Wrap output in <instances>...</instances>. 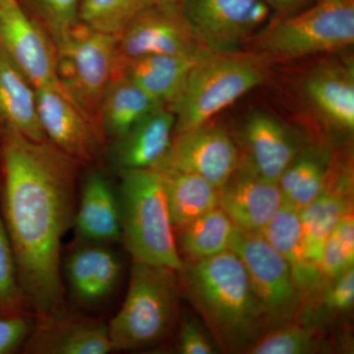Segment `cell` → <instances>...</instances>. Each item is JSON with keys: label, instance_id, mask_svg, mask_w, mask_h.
I'll return each mask as SVG.
<instances>
[{"label": "cell", "instance_id": "obj_13", "mask_svg": "<svg viewBox=\"0 0 354 354\" xmlns=\"http://www.w3.org/2000/svg\"><path fill=\"white\" fill-rule=\"evenodd\" d=\"M241 153L225 129L207 124L174 134L169 152L156 169L189 172L220 189L236 171Z\"/></svg>", "mask_w": 354, "mask_h": 354}, {"label": "cell", "instance_id": "obj_5", "mask_svg": "<svg viewBox=\"0 0 354 354\" xmlns=\"http://www.w3.org/2000/svg\"><path fill=\"white\" fill-rule=\"evenodd\" d=\"M176 272L133 261L127 297L108 324L113 351L149 348L169 335L178 312Z\"/></svg>", "mask_w": 354, "mask_h": 354}, {"label": "cell", "instance_id": "obj_14", "mask_svg": "<svg viewBox=\"0 0 354 354\" xmlns=\"http://www.w3.org/2000/svg\"><path fill=\"white\" fill-rule=\"evenodd\" d=\"M351 212H353V160L348 157L330 158L322 191L299 212L305 252L319 269L326 241L342 216Z\"/></svg>", "mask_w": 354, "mask_h": 354}, {"label": "cell", "instance_id": "obj_9", "mask_svg": "<svg viewBox=\"0 0 354 354\" xmlns=\"http://www.w3.org/2000/svg\"><path fill=\"white\" fill-rule=\"evenodd\" d=\"M120 64L146 55L202 57L209 50L195 34L183 3L153 2L116 36Z\"/></svg>", "mask_w": 354, "mask_h": 354}, {"label": "cell", "instance_id": "obj_24", "mask_svg": "<svg viewBox=\"0 0 354 354\" xmlns=\"http://www.w3.org/2000/svg\"><path fill=\"white\" fill-rule=\"evenodd\" d=\"M202 57L146 55L125 62L122 75L158 104L169 106L180 92L190 70Z\"/></svg>", "mask_w": 354, "mask_h": 354}, {"label": "cell", "instance_id": "obj_22", "mask_svg": "<svg viewBox=\"0 0 354 354\" xmlns=\"http://www.w3.org/2000/svg\"><path fill=\"white\" fill-rule=\"evenodd\" d=\"M305 93L318 114L342 130H354L353 64H328L312 72L305 82Z\"/></svg>", "mask_w": 354, "mask_h": 354}, {"label": "cell", "instance_id": "obj_10", "mask_svg": "<svg viewBox=\"0 0 354 354\" xmlns=\"http://www.w3.org/2000/svg\"><path fill=\"white\" fill-rule=\"evenodd\" d=\"M0 50L35 88L65 91L53 39L18 0H0Z\"/></svg>", "mask_w": 354, "mask_h": 354}, {"label": "cell", "instance_id": "obj_1", "mask_svg": "<svg viewBox=\"0 0 354 354\" xmlns=\"http://www.w3.org/2000/svg\"><path fill=\"white\" fill-rule=\"evenodd\" d=\"M2 220L26 305L38 315L62 308V239L73 225L78 165L50 141L0 133Z\"/></svg>", "mask_w": 354, "mask_h": 354}, {"label": "cell", "instance_id": "obj_4", "mask_svg": "<svg viewBox=\"0 0 354 354\" xmlns=\"http://www.w3.org/2000/svg\"><path fill=\"white\" fill-rule=\"evenodd\" d=\"M120 172L118 198L125 248L133 261L180 271L184 262L177 248L162 174L153 169Z\"/></svg>", "mask_w": 354, "mask_h": 354}, {"label": "cell", "instance_id": "obj_35", "mask_svg": "<svg viewBox=\"0 0 354 354\" xmlns=\"http://www.w3.org/2000/svg\"><path fill=\"white\" fill-rule=\"evenodd\" d=\"M31 321L23 313H0V354L12 353L24 346Z\"/></svg>", "mask_w": 354, "mask_h": 354}, {"label": "cell", "instance_id": "obj_26", "mask_svg": "<svg viewBox=\"0 0 354 354\" xmlns=\"http://www.w3.org/2000/svg\"><path fill=\"white\" fill-rule=\"evenodd\" d=\"M164 179L174 230L218 207V189L196 174L158 169Z\"/></svg>", "mask_w": 354, "mask_h": 354}, {"label": "cell", "instance_id": "obj_31", "mask_svg": "<svg viewBox=\"0 0 354 354\" xmlns=\"http://www.w3.org/2000/svg\"><path fill=\"white\" fill-rule=\"evenodd\" d=\"M50 35L53 44L80 22L81 0H18Z\"/></svg>", "mask_w": 354, "mask_h": 354}, {"label": "cell", "instance_id": "obj_34", "mask_svg": "<svg viewBox=\"0 0 354 354\" xmlns=\"http://www.w3.org/2000/svg\"><path fill=\"white\" fill-rule=\"evenodd\" d=\"M328 311L344 313L354 304V268L351 267L330 281H325L319 293Z\"/></svg>", "mask_w": 354, "mask_h": 354}, {"label": "cell", "instance_id": "obj_38", "mask_svg": "<svg viewBox=\"0 0 354 354\" xmlns=\"http://www.w3.org/2000/svg\"><path fill=\"white\" fill-rule=\"evenodd\" d=\"M157 3H183V0H153Z\"/></svg>", "mask_w": 354, "mask_h": 354}, {"label": "cell", "instance_id": "obj_12", "mask_svg": "<svg viewBox=\"0 0 354 354\" xmlns=\"http://www.w3.org/2000/svg\"><path fill=\"white\" fill-rule=\"evenodd\" d=\"M39 124L50 141L79 162L94 160L104 144L99 122L64 90L36 88Z\"/></svg>", "mask_w": 354, "mask_h": 354}, {"label": "cell", "instance_id": "obj_17", "mask_svg": "<svg viewBox=\"0 0 354 354\" xmlns=\"http://www.w3.org/2000/svg\"><path fill=\"white\" fill-rule=\"evenodd\" d=\"M65 274L74 301L81 306L95 307L115 290L122 263L108 244L81 242L67 257Z\"/></svg>", "mask_w": 354, "mask_h": 354}, {"label": "cell", "instance_id": "obj_37", "mask_svg": "<svg viewBox=\"0 0 354 354\" xmlns=\"http://www.w3.org/2000/svg\"><path fill=\"white\" fill-rule=\"evenodd\" d=\"M310 0H272L274 8L279 10L285 11V12H291V11L297 10L300 7L306 6Z\"/></svg>", "mask_w": 354, "mask_h": 354}, {"label": "cell", "instance_id": "obj_25", "mask_svg": "<svg viewBox=\"0 0 354 354\" xmlns=\"http://www.w3.org/2000/svg\"><path fill=\"white\" fill-rule=\"evenodd\" d=\"M164 106L152 99L127 76L109 84L97 111V122L104 136L115 140L124 136L146 114Z\"/></svg>", "mask_w": 354, "mask_h": 354}, {"label": "cell", "instance_id": "obj_39", "mask_svg": "<svg viewBox=\"0 0 354 354\" xmlns=\"http://www.w3.org/2000/svg\"><path fill=\"white\" fill-rule=\"evenodd\" d=\"M264 1L267 2L268 4H270L274 8V6H272V0H264Z\"/></svg>", "mask_w": 354, "mask_h": 354}, {"label": "cell", "instance_id": "obj_32", "mask_svg": "<svg viewBox=\"0 0 354 354\" xmlns=\"http://www.w3.org/2000/svg\"><path fill=\"white\" fill-rule=\"evenodd\" d=\"M354 264L353 212L342 216L324 245L320 271L324 283L335 279Z\"/></svg>", "mask_w": 354, "mask_h": 354}, {"label": "cell", "instance_id": "obj_18", "mask_svg": "<svg viewBox=\"0 0 354 354\" xmlns=\"http://www.w3.org/2000/svg\"><path fill=\"white\" fill-rule=\"evenodd\" d=\"M176 118L167 106H160L141 118L129 131L114 141L111 160L120 171L156 169L174 139Z\"/></svg>", "mask_w": 354, "mask_h": 354}, {"label": "cell", "instance_id": "obj_15", "mask_svg": "<svg viewBox=\"0 0 354 354\" xmlns=\"http://www.w3.org/2000/svg\"><path fill=\"white\" fill-rule=\"evenodd\" d=\"M24 349L34 354H106L113 351L108 324L73 316L62 308L39 314Z\"/></svg>", "mask_w": 354, "mask_h": 354}, {"label": "cell", "instance_id": "obj_2", "mask_svg": "<svg viewBox=\"0 0 354 354\" xmlns=\"http://www.w3.org/2000/svg\"><path fill=\"white\" fill-rule=\"evenodd\" d=\"M180 283L216 346L242 353L268 332L245 267L234 251L184 263Z\"/></svg>", "mask_w": 354, "mask_h": 354}, {"label": "cell", "instance_id": "obj_29", "mask_svg": "<svg viewBox=\"0 0 354 354\" xmlns=\"http://www.w3.org/2000/svg\"><path fill=\"white\" fill-rule=\"evenodd\" d=\"M324 335L315 326L293 322L265 333L246 353L308 354L326 351Z\"/></svg>", "mask_w": 354, "mask_h": 354}, {"label": "cell", "instance_id": "obj_27", "mask_svg": "<svg viewBox=\"0 0 354 354\" xmlns=\"http://www.w3.org/2000/svg\"><path fill=\"white\" fill-rule=\"evenodd\" d=\"M235 227L220 207L195 218L178 230L177 248L183 262H196L228 250Z\"/></svg>", "mask_w": 354, "mask_h": 354}, {"label": "cell", "instance_id": "obj_3", "mask_svg": "<svg viewBox=\"0 0 354 354\" xmlns=\"http://www.w3.org/2000/svg\"><path fill=\"white\" fill-rule=\"evenodd\" d=\"M270 62L255 51H209L190 70L169 109L176 118L174 134L189 131L261 85Z\"/></svg>", "mask_w": 354, "mask_h": 354}, {"label": "cell", "instance_id": "obj_33", "mask_svg": "<svg viewBox=\"0 0 354 354\" xmlns=\"http://www.w3.org/2000/svg\"><path fill=\"white\" fill-rule=\"evenodd\" d=\"M25 306L15 254L0 213V313H23Z\"/></svg>", "mask_w": 354, "mask_h": 354}, {"label": "cell", "instance_id": "obj_36", "mask_svg": "<svg viewBox=\"0 0 354 354\" xmlns=\"http://www.w3.org/2000/svg\"><path fill=\"white\" fill-rule=\"evenodd\" d=\"M177 349L183 354H213L216 353L215 342L209 339L200 324L191 317L181 323Z\"/></svg>", "mask_w": 354, "mask_h": 354}, {"label": "cell", "instance_id": "obj_30", "mask_svg": "<svg viewBox=\"0 0 354 354\" xmlns=\"http://www.w3.org/2000/svg\"><path fill=\"white\" fill-rule=\"evenodd\" d=\"M153 0H81L80 22L97 31L118 34Z\"/></svg>", "mask_w": 354, "mask_h": 354}, {"label": "cell", "instance_id": "obj_7", "mask_svg": "<svg viewBox=\"0 0 354 354\" xmlns=\"http://www.w3.org/2000/svg\"><path fill=\"white\" fill-rule=\"evenodd\" d=\"M55 46L60 84L84 111L97 120L106 88L122 75L115 35L79 22Z\"/></svg>", "mask_w": 354, "mask_h": 354}, {"label": "cell", "instance_id": "obj_16", "mask_svg": "<svg viewBox=\"0 0 354 354\" xmlns=\"http://www.w3.org/2000/svg\"><path fill=\"white\" fill-rule=\"evenodd\" d=\"M283 204L278 183L263 178L241 157L218 189V207L239 230L261 232Z\"/></svg>", "mask_w": 354, "mask_h": 354}, {"label": "cell", "instance_id": "obj_23", "mask_svg": "<svg viewBox=\"0 0 354 354\" xmlns=\"http://www.w3.org/2000/svg\"><path fill=\"white\" fill-rule=\"evenodd\" d=\"M48 141L39 124L36 88L0 50V133Z\"/></svg>", "mask_w": 354, "mask_h": 354}, {"label": "cell", "instance_id": "obj_11", "mask_svg": "<svg viewBox=\"0 0 354 354\" xmlns=\"http://www.w3.org/2000/svg\"><path fill=\"white\" fill-rule=\"evenodd\" d=\"M183 10L201 43L209 50H232L269 19L264 0H183Z\"/></svg>", "mask_w": 354, "mask_h": 354}, {"label": "cell", "instance_id": "obj_28", "mask_svg": "<svg viewBox=\"0 0 354 354\" xmlns=\"http://www.w3.org/2000/svg\"><path fill=\"white\" fill-rule=\"evenodd\" d=\"M330 158L318 150L299 153L279 177L283 204L299 213L320 194L327 177Z\"/></svg>", "mask_w": 354, "mask_h": 354}, {"label": "cell", "instance_id": "obj_20", "mask_svg": "<svg viewBox=\"0 0 354 354\" xmlns=\"http://www.w3.org/2000/svg\"><path fill=\"white\" fill-rule=\"evenodd\" d=\"M73 225L81 242L109 244L121 241L118 195L101 172L92 171L86 177Z\"/></svg>", "mask_w": 354, "mask_h": 354}, {"label": "cell", "instance_id": "obj_21", "mask_svg": "<svg viewBox=\"0 0 354 354\" xmlns=\"http://www.w3.org/2000/svg\"><path fill=\"white\" fill-rule=\"evenodd\" d=\"M260 234L290 266L304 301L318 297L324 279L320 269L307 258L297 209L281 205Z\"/></svg>", "mask_w": 354, "mask_h": 354}, {"label": "cell", "instance_id": "obj_19", "mask_svg": "<svg viewBox=\"0 0 354 354\" xmlns=\"http://www.w3.org/2000/svg\"><path fill=\"white\" fill-rule=\"evenodd\" d=\"M246 155L242 157L263 178L278 183L299 153L297 140L274 116L252 114L243 131Z\"/></svg>", "mask_w": 354, "mask_h": 354}, {"label": "cell", "instance_id": "obj_8", "mask_svg": "<svg viewBox=\"0 0 354 354\" xmlns=\"http://www.w3.org/2000/svg\"><path fill=\"white\" fill-rule=\"evenodd\" d=\"M230 249L245 267L268 332L295 321L304 301L286 261L260 232L237 227Z\"/></svg>", "mask_w": 354, "mask_h": 354}, {"label": "cell", "instance_id": "obj_6", "mask_svg": "<svg viewBox=\"0 0 354 354\" xmlns=\"http://www.w3.org/2000/svg\"><path fill=\"white\" fill-rule=\"evenodd\" d=\"M354 43V0H318L301 12L272 21L255 43L268 62H288Z\"/></svg>", "mask_w": 354, "mask_h": 354}]
</instances>
